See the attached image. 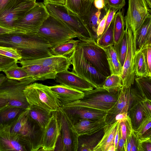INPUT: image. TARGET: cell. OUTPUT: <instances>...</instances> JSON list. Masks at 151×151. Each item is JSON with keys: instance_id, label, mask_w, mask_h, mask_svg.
I'll list each match as a JSON object with an SVG mask.
<instances>
[{"instance_id": "6da1fadb", "label": "cell", "mask_w": 151, "mask_h": 151, "mask_svg": "<svg viewBox=\"0 0 151 151\" xmlns=\"http://www.w3.org/2000/svg\"><path fill=\"white\" fill-rule=\"evenodd\" d=\"M0 46L17 49L23 60L37 59L53 56L48 42L37 33L17 31L0 35Z\"/></svg>"}, {"instance_id": "7a4b0ae2", "label": "cell", "mask_w": 151, "mask_h": 151, "mask_svg": "<svg viewBox=\"0 0 151 151\" xmlns=\"http://www.w3.org/2000/svg\"><path fill=\"white\" fill-rule=\"evenodd\" d=\"M9 127L11 132L19 137L29 151H38L41 149L44 129L29 118L27 109Z\"/></svg>"}, {"instance_id": "3957f363", "label": "cell", "mask_w": 151, "mask_h": 151, "mask_svg": "<svg viewBox=\"0 0 151 151\" xmlns=\"http://www.w3.org/2000/svg\"><path fill=\"white\" fill-rule=\"evenodd\" d=\"M120 89L109 92L102 87L95 88L84 92L82 99L65 104L60 107L81 106L107 112L116 102Z\"/></svg>"}, {"instance_id": "277c9868", "label": "cell", "mask_w": 151, "mask_h": 151, "mask_svg": "<svg viewBox=\"0 0 151 151\" xmlns=\"http://www.w3.org/2000/svg\"><path fill=\"white\" fill-rule=\"evenodd\" d=\"M43 4L49 14L62 22L76 35L78 40L94 39L80 18L69 10L64 5L53 3L45 0Z\"/></svg>"}, {"instance_id": "5b68a950", "label": "cell", "mask_w": 151, "mask_h": 151, "mask_svg": "<svg viewBox=\"0 0 151 151\" xmlns=\"http://www.w3.org/2000/svg\"><path fill=\"white\" fill-rule=\"evenodd\" d=\"M24 92L29 106H37L51 112L60 108V101L49 86L33 82L25 87Z\"/></svg>"}, {"instance_id": "8992f818", "label": "cell", "mask_w": 151, "mask_h": 151, "mask_svg": "<svg viewBox=\"0 0 151 151\" xmlns=\"http://www.w3.org/2000/svg\"><path fill=\"white\" fill-rule=\"evenodd\" d=\"M37 34L47 40L51 47L77 37L76 35L62 22L49 14Z\"/></svg>"}, {"instance_id": "52a82bcc", "label": "cell", "mask_w": 151, "mask_h": 151, "mask_svg": "<svg viewBox=\"0 0 151 151\" xmlns=\"http://www.w3.org/2000/svg\"><path fill=\"white\" fill-rule=\"evenodd\" d=\"M35 81L31 77L19 81L6 78L0 85V96L7 100L8 106L27 109L29 105L24 90L27 86Z\"/></svg>"}, {"instance_id": "ba28073f", "label": "cell", "mask_w": 151, "mask_h": 151, "mask_svg": "<svg viewBox=\"0 0 151 151\" xmlns=\"http://www.w3.org/2000/svg\"><path fill=\"white\" fill-rule=\"evenodd\" d=\"M70 58L73 66L72 72L87 81L93 88L102 87L106 77L98 72L85 58L78 44Z\"/></svg>"}, {"instance_id": "9c48e42d", "label": "cell", "mask_w": 151, "mask_h": 151, "mask_svg": "<svg viewBox=\"0 0 151 151\" xmlns=\"http://www.w3.org/2000/svg\"><path fill=\"white\" fill-rule=\"evenodd\" d=\"M49 15L43 3L36 2L23 17L14 23V29L25 33H37Z\"/></svg>"}, {"instance_id": "30bf717a", "label": "cell", "mask_w": 151, "mask_h": 151, "mask_svg": "<svg viewBox=\"0 0 151 151\" xmlns=\"http://www.w3.org/2000/svg\"><path fill=\"white\" fill-rule=\"evenodd\" d=\"M78 44L84 56L98 72L106 77L111 75L106 52L94 40H79Z\"/></svg>"}, {"instance_id": "8fae6325", "label": "cell", "mask_w": 151, "mask_h": 151, "mask_svg": "<svg viewBox=\"0 0 151 151\" xmlns=\"http://www.w3.org/2000/svg\"><path fill=\"white\" fill-rule=\"evenodd\" d=\"M60 125V133L57 141L59 144L55 150L77 151L78 136L74 125L66 114L60 107L56 111Z\"/></svg>"}, {"instance_id": "7c38bea8", "label": "cell", "mask_w": 151, "mask_h": 151, "mask_svg": "<svg viewBox=\"0 0 151 151\" xmlns=\"http://www.w3.org/2000/svg\"><path fill=\"white\" fill-rule=\"evenodd\" d=\"M151 7L146 0H128L125 25L131 28L134 44L138 29L145 19L151 16Z\"/></svg>"}, {"instance_id": "4fadbf2b", "label": "cell", "mask_w": 151, "mask_h": 151, "mask_svg": "<svg viewBox=\"0 0 151 151\" xmlns=\"http://www.w3.org/2000/svg\"><path fill=\"white\" fill-rule=\"evenodd\" d=\"M36 3L35 1L12 0L0 13V26L15 30L14 23L23 17Z\"/></svg>"}, {"instance_id": "5bb4252c", "label": "cell", "mask_w": 151, "mask_h": 151, "mask_svg": "<svg viewBox=\"0 0 151 151\" xmlns=\"http://www.w3.org/2000/svg\"><path fill=\"white\" fill-rule=\"evenodd\" d=\"M125 27L127 33V50L120 76L122 81L123 87L127 88L134 83L135 76L134 59L135 50L131 29L128 26Z\"/></svg>"}, {"instance_id": "9a60e30c", "label": "cell", "mask_w": 151, "mask_h": 151, "mask_svg": "<svg viewBox=\"0 0 151 151\" xmlns=\"http://www.w3.org/2000/svg\"><path fill=\"white\" fill-rule=\"evenodd\" d=\"M60 129V124L56 111L52 112V116L44 129L42 147L39 150L54 151Z\"/></svg>"}, {"instance_id": "2e32d148", "label": "cell", "mask_w": 151, "mask_h": 151, "mask_svg": "<svg viewBox=\"0 0 151 151\" xmlns=\"http://www.w3.org/2000/svg\"><path fill=\"white\" fill-rule=\"evenodd\" d=\"M133 101L131 86L127 88L122 87L120 89L118 99L114 105L107 112L105 121L107 124L114 123L115 116L123 112H128Z\"/></svg>"}, {"instance_id": "e0dca14e", "label": "cell", "mask_w": 151, "mask_h": 151, "mask_svg": "<svg viewBox=\"0 0 151 151\" xmlns=\"http://www.w3.org/2000/svg\"><path fill=\"white\" fill-rule=\"evenodd\" d=\"M74 125L79 120L86 119L97 120L105 116L107 112L81 106L60 107Z\"/></svg>"}, {"instance_id": "ac0fdd59", "label": "cell", "mask_w": 151, "mask_h": 151, "mask_svg": "<svg viewBox=\"0 0 151 151\" xmlns=\"http://www.w3.org/2000/svg\"><path fill=\"white\" fill-rule=\"evenodd\" d=\"M55 79L57 83L84 92L94 88L87 81L68 70L57 73Z\"/></svg>"}, {"instance_id": "d6986e66", "label": "cell", "mask_w": 151, "mask_h": 151, "mask_svg": "<svg viewBox=\"0 0 151 151\" xmlns=\"http://www.w3.org/2000/svg\"><path fill=\"white\" fill-rule=\"evenodd\" d=\"M17 63L23 65L36 64L50 67L57 73L68 70L71 64L70 58L60 56H52L35 59H21Z\"/></svg>"}, {"instance_id": "ffe728a7", "label": "cell", "mask_w": 151, "mask_h": 151, "mask_svg": "<svg viewBox=\"0 0 151 151\" xmlns=\"http://www.w3.org/2000/svg\"><path fill=\"white\" fill-rule=\"evenodd\" d=\"M29 151L16 134L12 133L9 126L0 130V151Z\"/></svg>"}, {"instance_id": "44dd1931", "label": "cell", "mask_w": 151, "mask_h": 151, "mask_svg": "<svg viewBox=\"0 0 151 151\" xmlns=\"http://www.w3.org/2000/svg\"><path fill=\"white\" fill-rule=\"evenodd\" d=\"M109 9V7L106 6L101 9H97L94 6L93 2L88 13L80 18L92 37L96 41L98 25Z\"/></svg>"}, {"instance_id": "7402d4cb", "label": "cell", "mask_w": 151, "mask_h": 151, "mask_svg": "<svg viewBox=\"0 0 151 151\" xmlns=\"http://www.w3.org/2000/svg\"><path fill=\"white\" fill-rule=\"evenodd\" d=\"M50 90L57 96L60 106L82 99L84 92L60 84L49 86Z\"/></svg>"}, {"instance_id": "603a6c76", "label": "cell", "mask_w": 151, "mask_h": 151, "mask_svg": "<svg viewBox=\"0 0 151 151\" xmlns=\"http://www.w3.org/2000/svg\"><path fill=\"white\" fill-rule=\"evenodd\" d=\"M22 67L35 81L55 79L57 72L53 68L36 64L23 65Z\"/></svg>"}, {"instance_id": "cb8c5ba5", "label": "cell", "mask_w": 151, "mask_h": 151, "mask_svg": "<svg viewBox=\"0 0 151 151\" xmlns=\"http://www.w3.org/2000/svg\"><path fill=\"white\" fill-rule=\"evenodd\" d=\"M105 117L97 120H79L74 125L78 136L91 135L104 129L107 124L105 121Z\"/></svg>"}, {"instance_id": "d4e9b609", "label": "cell", "mask_w": 151, "mask_h": 151, "mask_svg": "<svg viewBox=\"0 0 151 151\" xmlns=\"http://www.w3.org/2000/svg\"><path fill=\"white\" fill-rule=\"evenodd\" d=\"M151 44V16L147 17L138 29L134 42L135 53Z\"/></svg>"}, {"instance_id": "484cf974", "label": "cell", "mask_w": 151, "mask_h": 151, "mask_svg": "<svg viewBox=\"0 0 151 151\" xmlns=\"http://www.w3.org/2000/svg\"><path fill=\"white\" fill-rule=\"evenodd\" d=\"M27 111L29 118L43 129L48 123L52 113V112L35 105H29Z\"/></svg>"}, {"instance_id": "4316f807", "label": "cell", "mask_w": 151, "mask_h": 151, "mask_svg": "<svg viewBox=\"0 0 151 151\" xmlns=\"http://www.w3.org/2000/svg\"><path fill=\"white\" fill-rule=\"evenodd\" d=\"M118 122L117 121L108 124L104 128V134L93 151H107L109 146L114 144L115 136Z\"/></svg>"}, {"instance_id": "83f0119b", "label": "cell", "mask_w": 151, "mask_h": 151, "mask_svg": "<svg viewBox=\"0 0 151 151\" xmlns=\"http://www.w3.org/2000/svg\"><path fill=\"white\" fill-rule=\"evenodd\" d=\"M104 128L91 135L78 136L77 151H93L104 134Z\"/></svg>"}, {"instance_id": "f1b7e54d", "label": "cell", "mask_w": 151, "mask_h": 151, "mask_svg": "<svg viewBox=\"0 0 151 151\" xmlns=\"http://www.w3.org/2000/svg\"><path fill=\"white\" fill-rule=\"evenodd\" d=\"M25 109L19 107L7 106L0 110V130L11 125Z\"/></svg>"}, {"instance_id": "f546056e", "label": "cell", "mask_w": 151, "mask_h": 151, "mask_svg": "<svg viewBox=\"0 0 151 151\" xmlns=\"http://www.w3.org/2000/svg\"><path fill=\"white\" fill-rule=\"evenodd\" d=\"M93 0H66L65 5L70 11L80 18L86 15L89 12Z\"/></svg>"}, {"instance_id": "4dcf8cb0", "label": "cell", "mask_w": 151, "mask_h": 151, "mask_svg": "<svg viewBox=\"0 0 151 151\" xmlns=\"http://www.w3.org/2000/svg\"><path fill=\"white\" fill-rule=\"evenodd\" d=\"M133 129L136 131L144 120L150 116L144 109L142 102L138 103L128 111Z\"/></svg>"}, {"instance_id": "1f68e13d", "label": "cell", "mask_w": 151, "mask_h": 151, "mask_svg": "<svg viewBox=\"0 0 151 151\" xmlns=\"http://www.w3.org/2000/svg\"><path fill=\"white\" fill-rule=\"evenodd\" d=\"M79 40L72 39L55 47H51L53 56H60L70 58L76 50Z\"/></svg>"}, {"instance_id": "d6a6232c", "label": "cell", "mask_w": 151, "mask_h": 151, "mask_svg": "<svg viewBox=\"0 0 151 151\" xmlns=\"http://www.w3.org/2000/svg\"><path fill=\"white\" fill-rule=\"evenodd\" d=\"M106 56L111 75L120 76L122 66L121 65L113 45L103 48Z\"/></svg>"}, {"instance_id": "836d02e7", "label": "cell", "mask_w": 151, "mask_h": 151, "mask_svg": "<svg viewBox=\"0 0 151 151\" xmlns=\"http://www.w3.org/2000/svg\"><path fill=\"white\" fill-rule=\"evenodd\" d=\"M135 81L136 87L142 96L151 100V76L136 77Z\"/></svg>"}, {"instance_id": "e575fe53", "label": "cell", "mask_w": 151, "mask_h": 151, "mask_svg": "<svg viewBox=\"0 0 151 151\" xmlns=\"http://www.w3.org/2000/svg\"><path fill=\"white\" fill-rule=\"evenodd\" d=\"M113 33L114 44L119 42L125 32V23L122 12L119 10L113 18Z\"/></svg>"}, {"instance_id": "d590c367", "label": "cell", "mask_w": 151, "mask_h": 151, "mask_svg": "<svg viewBox=\"0 0 151 151\" xmlns=\"http://www.w3.org/2000/svg\"><path fill=\"white\" fill-rule=\"evenodd\" d=\"M134 70L136 77L149 76L143 54L141 51L135 53Z\"/></svg>"}, {"instance_id": "8d00e7d4", "label": "cell", "mask_w": 151, "mask_h": 151, "mask_svg": "<svg viewBox=\"0 0 151 151\" xmlns=\"http://www.w3.org/2000/svg\"><path fill=\"white\" fill-rule=\"evenodd\" d=\"M17 63H15L3 71L6 78L19 81L29 77L27 72L22 67H19Z\"/></svg>"}, {"instance_id": "74e56055", "label": "cell", "mask_w": 151, "mask_h": 151, "mask_svg": "<svg viewBox=\"0 0 151 151\" xmlns=\"http://www.w3.org/2000/svg\"><path fill=\"white\" fill-rule=\"evenodd\" d=\"M151 117L145 119L136 131L135 134L140 141L151 139Z\"/></svg>"}, {"instance_id": "f35d334b", "label": "cell", "mask_w": 151, "mask_h": 151, "mask_svg": "<svg viewBox=\"0 0 151 151\" xmlns=\"http://www.w3.org/2000/svg\"><path fill=\"white\" fill-rule=\"evenodd\" d=\"M122 87V81L120 76L112 74L106 77L102 87L110 92L118 91Z\"/></svg>"}, {"instance_id": "ab89813d", "label": "cell", "mask_w": 151, "mask_h": 151, "mask_svg": "<svg viewBox=\"0 0 151 151\" xmlns=\"http://www.w3.org/2000/svg\"><path fill=\"white\" fill-rule=\"evenodd\" d=\"M113 26V19L107 29L96 41L97 44L103 48L114 44Z\"/></svg>"}, {"instance_id": "60d3db41", "label": "cell", "mask_w": 151, "mask_h": 151, "mask_svg": "<svg viewBox=\"0 0 151 151\" xmlns=\"http://www.w3.org/2000/svg\"><path fill=\"white\" fill-rule=\"evenodd\" d=\"M113 46L116 50L119 60L123 66L126 55L127 50V33L125 29L124 34L120 40Z\"/></svg>"}, {"instance_id": "b9f144b4", "label": "cell", "mask_w": 151, "mask_h": 151, "mask_svg": "<svg viewBox=\"0 0 151 151\" xmlns=\"http://www.w3.org/2000/svg\"><path fill=\"white\" fill-rule=\"evenodd\" d=\"M0 54L13 58L17 61L22 59L20 52L12 47L0 46Z\"/></svg>"}, {"instance_id": "7bdbcfd3", "label": "cell", "mask_w": 151, "mask_h": 151, "mask_svg": "<svg viewBox=\"0 0 151 151\" xmlns=\"http://www.w3.org/2000/svg\"><path fill=\"white\" fill-rule=\"evenodd\" d=\"M119 124L121 136L126 140L130 136L133 130L130 119Z\"/></svg>"}, {"instance_id": "ee69618b", "label": "cell", "mask_w": 151, "mask_h": 151, "mask_svg": "<svg viewBox=\"0 0 151 151\" xmlns=\"http://www.w3.org/2000/svg\"><path fill=\"white\" fill-rule=\"evenodd\" d=\"M141 51L143 54L149 76H151V44L145 46Z\"/></svg>"}, {"instance_id": "f6af8a7d", "label": "cell", "mask_w": 151, "mask_h": 151, "mask_svg": "<svg viewBox=\"0 0 151 151\" xmlns=\"http://www.w3.org/2000/svg\"><path fill=\"white\" fill-rule=\"evenodd\" d=\"M16 63L17 61L15 59L0 54V71H3Z\"/></svg>"}, {"instance_id": "bcb514c9", "label": "cell", "mask_w": 151, "mask_h": 151, "mask_svg": "<svg viewBox=\"0 0 151 151\" xmlns=\"http://www.w3.org/2000/svg\"><path fill=\"white\" fill-rule=\"evenodd\" d=\"M106 6L116 9L122 8L125 4V0H106Z\"/></svg>"}, {"instance_id": "7dc6e473", "label": "cell", "mask_w": 151, "mask_h": 151, "mask_svg": "<svg viewBox=\"0 0 151 151\" xmlns=\"http://www.w3.org/2000/svg\"><path fill=\"white\" fill-rule=\"evenodd\" d=\"M129 138L131 146V151H138L139 141L133 129Z\"/></svg>"}, {"instance_id": "c3c4849f", "label": "cell", "mask_w": 151, "mask_h": 151, "mask_svg": "<svg viewBox=\"0 0 151 151\" xmlns=\"http://www.w3.org/2000/svg\"><path fill=\"white\" fill-rule=\"evenodd\" d=\"M109 11V8L106 15L100 22L98 26L97 30V37L96 40L100 37L104 30L106 18Z\"/></svg>"}, {"instance_id": "681fc988", "label": "cell", "mask_w": 151, "mask_h": 151, "mask_svg": "<svg viewBox=\"0 0 151 151\" xmlns=\"http://www.w3.org/2000/svg\"><path fill=\"white\" fill-rule=\"evenodd\" d=\"M118 10V9L109 8V12L106 18L105 27L103 33L106 31L109 27L113 19L114 15Z\"/></svg>"}, {"instance_id": "f907efd6", "label": "cell", "mask_w": 151, "mask_h": 151, "mask_svg": "<svg viewBox=\"0 0 151 151\" xmlns=\"http://www.w3.org/2000/svg\"><path fill=\"white\" fill-rule=\"evenodd\" d=\"M139 141L138 151H151V139Z\"/></svg>"}, {"instance_id": "816d5d0a", "label": "cell", "mask_w": 151, "mask_h": 151, "mask_svg": "<svg viewBox=\"0 0 151 151\" xmlns=\"http://www.w3.org/2000/svg\"><path fill=\"white\" fill-rule=\"evenodd\" d=\"M128 112H123L117 114L115 116L114 122L117 121L119 123L130 118Z\"/></svg>"}, {"instance_id": "f5cc1de1", "label": "cell", "mask_w": 151, "mask_h": 151, "mask_svg": "<svg viewBox=\"0 0 151 151\" xmlns=\"http://www.w3.org/2000/svg\"><path fill=\"white\" fill-rule=\"evenodd\" d=\"M142 103L145 111L148 115L151 117V100L146 99Z\"/></svg>"}, {"instance_id": "db71d44e", "label": "cell", "mask_w": 151, "mask_h": 151, "mask_svg": "<svg viewBox=\"0 0 151 151\" xmlns=\"http://www.w3.org/2000/svg\"><path fill=\"white\" fill-rule=\"evenodd\" d=\"M125 142V140L121 136L119 129V141L116 151H124V146Z\"/></svg>"}, {"instance_id": "11a10c76", "label": "cell", "mask_w": 151, "mask_h": 151, "mask_svg": "<svg viewBox=\"0 0 151 151\" xmlns=\"http://www.w3.org/2000/svg\"><path fill=\"white\" fill-rule=\"evenodd\" d=\"M93 3L95 7L99 9H102L106 6L104 0H93Z\"/></svg>"}, {"instance_id": "9f6ffc18", "label": "cell", "mask_w": 151, "mask_h": 151, "mask_svg": "<svg viewBox=\"0 0 151 151\" xmlns=\"http://www.w3.org/2000/svg\"><path fill=\"white\" fill-rule=\"evenodd\" d=\"M19 31L9 29L0 26V35L9 34Z\"/></svg>"}, {"instance_id": "6f0895ef", "label": "cell", "mask_w": 151, "mask_h": 151, "mask_svg": "<svg viewBox=\"0 0 151 151\" xmlns=\"http://www.w3.org/2000/svg\"><path fill=\"white\" fill-rule=\"evenodd\" d=\"M12 0H0V13Z\"/></svg>"}, {"instance_id": "680465c9", "label": "cell", "mask_w": 151, "mask_h": 151, "mask_svg": "<svg viewBox=\"0 0 151 151\" xmlns=\"http://www.w3.org/2000/svg\"><path fill=\"white\" fill-rule=\"evenodd\" d=\"M119 129H120L119 124L118 123L116 132L114 140V145L116 149V151L117 148V145L119 141Z\"/></svg>"}, {"instance_id": "91938a15", "label": "cell", "mask_w": 151, "mask_h": 151, "mask_svg": "<svg viewBox=\"0 0 151 151\" xmlns=\"http://www.w3.org/2000/svg\"><path fill=\"white\" fill-rule=\"evenodd\" d=\"M7 100L4 97L0 96V110L8 105Z\"/></svg>"}, {"instance_id": "94428289", "label": "cell", "mask_w": 151, "mask_h": 151, "mask_svg": "<svg viewBox=\"0 0 151 151\" xmlns=\"http://www.w3.org/2000/svg\"><path fill=\"white\" fill-rule=\"evenodd\" d=\"M50 2L65 5L66 3V0H45Z\"/></svg>"}, {"instance_id": "6125c7cd", "label": "cell", "mask_w": 151, "mask_h": 151, "mask_svg": "<svg viewBox=\"0 0 151 151\" xmlns=\"http://www.w3.org/2000/svg\"><path fill=\"white\" fill-rule=\"evenodd\" d=\"M6 78V76L0 73V85L5 81Z\"/></svg>"}, {"instance_id": "be15d7a7", "label": "cell", "mask_w": 151, "mask_h": 151, "mask_svg": "<svg viewBox=\"0 0 151 151\" xmlns=\"http://www.w3.org/2000/svg\"><path fill=\"white\" fill-rule=\"evenodd\" d=\"M116 151V149L114 147V144L110 145L107 151Z\"/></svg>"}, {"instance_id": "e7e4bbea", "label": "cell", "mask_w": 151, "mask_h": 151, "mask_svg": "<svg viewBox=\"0 0 151 151\" xmlns=\"http://www.w3.org/2000/svg\"><path fill=\"white\" fill-rule=\"evenodd\" d=\"M149 5L151 7V0H146Z\"/></svg>"}, {"instance_id": "03108f58", "label": "cell", "mask_w": 151, "mask_h": 151, "mask_svg": "<svg viewBox=\"0 0 151 151\" xmlns=\"http://www.w3.org/2000/svg\"><path fill=\"white\" fill-rule=\"evenodd\" d=\"M104 3H105V4L106 5V0H104Z\"/></svg>"}, {"instance_id": "003e7915", "label": "cell", "mask_w": 151, "mask_h": 151, "mask_svg": "<svg viewBox=\"0 0 151 151\" xmlns=\"http://www.w3.org/2000/svg\"><path fill=\"white\" fill-rule=\"evenodd\" d=\"M27 1H36V0H26Z\"/></svg>"}]
</instances>
